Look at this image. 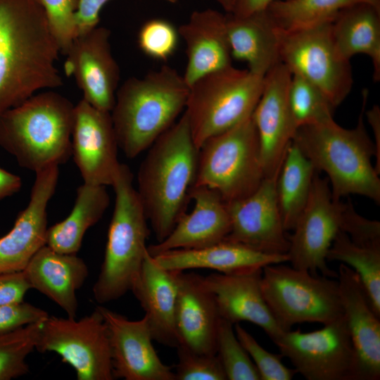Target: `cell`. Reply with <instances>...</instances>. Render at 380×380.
I'll return each instance as SVG.
<instances>
[{
	"mask_svg": "<svg viewBox=\"0 0 380 380\" xmlns=\"http://www.w3.org/2000/svg\"><path fill=\"white\" fill-rule=\"evenodd\" d=\"M291 74L289 103L297 129L334 120V108L324 93L303 77Z\"/></svg>",
	"mask_w": 380,
	"mask_h": 380,
	"instance_id": "cell-34",
	"label": "cell"
},
{
	"mask_svg": "<svg viewBox=\"0 0 380 380\" xmlns=\"http://www.w3.org/2000/svg\"><path fill=\"white\" fill-rule=\"evenodd\" d=\"M291 75L281 62L274 65L264 76L262 94L251 115L265 178L277 179L297 129L289 103Z\"/></svg>",
	"mask_w": 380,
	"mask_h": 380,
	"instance_id": "cell-14",
	"label": "cell"
},
{
	"mask_svg": "<svg viewBox=\"0 0 380 380\" xmlns=\"http://www.w3.org/2000/svg\"><path fill=\"white\" fill-rule=\"evenodd\" d=\"M176 348L175 380H227L217 355L196 353L181 346Z\"/></svg>",
	"mask_w": 380,
	"mask_h": 380,
	"instance_id": "cell-39",
	"label": "cell"
},
{
	"mask_svg": "<svg viewBox=\"0 0 380 380\" xmlns=\"http://www.w3.org/2000/svg\"><path fill=\"white\" fill-rule=\"evenodd\" d=\"M110 36L109 30L99 26L77 34L65 53L64 71L74 78L84 101L110 113L120 69L112 53Z\"/></svg>",
	"mask_w": 380,
	"mask_h": 380,
	"instance_id": "cell-15",
	"label": "cell"
},
{
	"mask_svg": "<svg viewBox=\"0 0 380 380\" xmlns=\"http://www.w3.org/2000/svg\"><path fill=\"white\" fill-rule=\"evenodd\" d=\"M327 260L341 262L356 272L372 309L380 317V244L355 243L341 231L328 251Z\"/></svg>",
	"mask_w": 380,
	"mask_h": 380,
	"instance_id": "cell-33",
	"label": "cell"
},
{
	"mask_svg": "<svg viewBox=\"0 0 380 380\" xmlns=\"http://www.w3.org/2000/svg\"><path fill=\"white\" fill-rule=\"evenodd\" d=\"M192 211L184 213L169 235L147 247L151 255L174 249L196 248L225 239L231 231L227 203L215 189L194 186L190 193Z\"/></svg>",
	"mask_w": 380,
	"mask_h": 380,
	"instance_id": "cell-22",
	"label": "cell"
},
{
	"mask_svg": "<svg viewBox=\"0 0 380 380\" xmlns=\"http://www.w3.org/2000/svg\"><path fill=\"white\" fill-rule=\"evenodd\" d=\"M320 329L284 331L274 343L308 380H354L355 355L343 315Z\"/></svg>",
	"mask_w": 380,
	"mask_h": 380,
	"instance_id": "cell-13",
	"label": "cell"
},
{
	"mask_svg": "<svg viewBox=\"0 0 380 380\" xmlns=\"http://www.w3.org/2000/svg\"><path fill=\"white\" fill-rule=\"evenodd\" d=\"M36 350L58 354L77 380L114 379L108 330L97 307L80 319L49 316L42 323Z\"/></svg>",
	"mask_w": 380,
	"mask_h": 380,
	"instance_id": "cell-10",
	"label": "cell"
},
{
	"mask_svg": "<svg viewBox=\"0 0 380 380\" xmlns=\"http://www.w3.org/2000/svg\"><path fill=\"white\" fill-rule=\"evenodd\" d=\"M338 293L355 355L354 380L380 379V317L372 309L360 278L341 263Z\"/></svg>",
	"mask_w": 380,
	"mask_h": 380,
	"instance_id": "cell-20",
	"label": "cell"
},
{
	"mask_svg": "<svg viewBox=\"0 0 380 380\" xmlns=\"http://www.w3.org/2000/svg\"><path fill=\"white\" fill-rule=\"evenodd\" d=\"M315 169L291 141L276 179V194L286 232L293 230L310 196Z\"/></svg>",
	"mask_w": 380,
	"mask_h": 380,
	"instance_id": "cell-31",
	"label": "cell"
},
{
	"mask_svg": "<svg viewBox=\"0 0 380 380\" xmlns=\"http://www.w3.org/2000/svg\"><path fill=\"white\" fill-rule=\"evenodd\" d=\"M331 35L338 54L350 61L357 54L368 56L373 79L380 80V7L367 3L342 10L331 22Z\"/></svg>",
	"mask_w": 380,
	"mask_h": 380,
	"instance_id": "cell-29",
	"label": "cell"
},
{
	"mask_svg": "<svg viewBox=\"0 0 380 380\" xmlns=\"http://www.w3.org/2000/svg\"><path fill=\"white\" fill-rule=\"evenodd\" d=\"M109 0H77L75 21L77 35L97 26L99 13L103 6ZM175 3L177 0H163Z\"/></svg>",
	"mask_w": 380,
	"mask_h": 380,
	"instance_id": "cell-43",
	"label": "cell"
},
{
	"mask_svg": "<svg viewBox=\"0 0 380 380\" xmlns=\"http://www.w3.org/2000/svg\"><path fill=\"white\" fill-rule=\"evenodd\" d=\"M189 91L183 75L168 65L124 82L110 115L118 147L127 158L148 149L175 123Z\"/></svg>",
	"mask_w": 380,
	"mask_h": 380,
	"instance_id": "cell-4",
	"label": "cell"
},
{
	"mask_svg": "<svg viewBox=\"0 0 380 380\" xmlns=\"http://www.w3.org/2000/svg\"><path fill=\"white\" fill-rule=\"evenodd\" d=\"M362 3L380 7V0H277L266 12L277 27L293 31L331 22L342 10Z\"/></svg>",
	"mask_w": 380,
	"mask_h": 380,
	"instance_id": "cell-32",
	"label": "cell"
},
{
	"mask_svg": "<svg viewBox=\"0 0 380 380\" xmlns=\"http://www.w3.org/2000/svg\"><path fill=\"white\" fill-rule=\"evenodd\" d=\"M350 200L343 203L332 197L329 179L315 174L308 203L292 235L288 236L289 261L291 267L313 275L337 277L327 265V255L333 241L343 232Z\"/></svg>",
	"mask_w": 380,
	"mask_h": 380,
	"instance_id": "cell-12",
	"label": "cell"
},
{
	"mask_svg": "<svg viewBox=\"0 0 380 380\" xmlns=\"http://www.w3.org/2000/svg\"><path fill=\"white\" fill-rule=\"evenodd\" d=\"M109 203L106 186L83 183L69 215L47 228L46 245L58 253L77 254L86 232L101 220Z\"/></svg>",
	"mask_w": 380,
	"mask_h": 380,
	"instance_id": "cell-30",
	"label": "cell"
},
{
	"mask_svg": "<svg viewBox=\"0 0 380 380\" xmlns=\"http://www.w3.org/2000/svg\"><path fill=\"white\" fill-rule=\"evenodd\" d=\"M227 32L232 58L246 62L248 70L264 77L277 63V27L266 11L246 16L227 13Z\"/></svg>",
	"mask_w": 380,
	"mask_h": 380,
	"instance_id": "cell-28",
	"label": "cell"
},
{
	"mask_svg": "<svg viewBox=\"0 0 380 380\" xmlns=\"http://www.w3.org/2000/svg\"><path fill=\"white\" fill-rule=\"evenodd\" d=\"M227 13H231L233 8L234 0H215Z\"/></svg>",
	"mask_w": 380,
	"mask_h": 380,
	"instance_id": "cell-47",
	"label": "cell"
},
{
	"mask_svg": "<svg viewBox=\"0 0 380 380\" xmlns=\"http://www.w3.org/2000/svg\"><path fill=\"white\" fill-rule=\"evenodd\" d=\"M220 319L215 298L203 284L202 276L179 272L175 310L177 346L216 355Z\"/></svg>",
	"mask_w": 380,
	"mask_h": 380,
	"instance_id": "cell-23",
	"label": "cell"
},
{
	"mask_svg": "<svg viewBox=\"0 0 380 380\" xmlns=\"http://www.w3.org/2000/svg\"><path fill=\"white\" fill-rule=\"evenodd\" d=\"M236 335L255 365L260 380H290L296 369L287 367L281 361V354L266 350L239 323L235 324Z\"/></svg>",
	"mask_w": 380,
	"mask_h": 380,
	"instance_id": "cell-37",
	"label": "cell"
},
{
	"mask_svg": "<svg viewBox=\"0 0 380 380\" xmlns=\"http://www.w3.org/2000/svg\"><path fill=\"white\" fill-rule=\"evenodd\" d=\"M178 36V31L170 22L163 19H152L141 27L138 44L149 57L165 61L176 49Z\"/></svg>",
	"mask_w": 380,
	"mask_h": 380,
	"instance_id": "cell-38",
	"label": "cell"
},
{
	"mask_svg": "<svg viewBox=\"0 0 380 380\" xmlns=\"http://www.w3.org/2000/svg\"><path fill=\"white\" fill-rule=\"evenodd\" d=\"M261 286L266 303L284 331L303 322L327 324L343 315L338 281L282 263L263 267Z\"/></svg>",
	"mask_w": 380,
	"mask_h": 380,
	"instance_id": "cell-9",
	"label": "cell"
},
{
	"mask_svg": "<svg viewBox=\"0 0 380 380\" xmlns=\"http://www.w3.org/2000/svg\"><path fill=\"white\" fill-rule=\"evenodd\" d=\"M49 316L43 309L24 301L0 305V335L42 322Z\"/></svg>",
	"mask_w": 380,
	"mask_h": 380,
	"instance_id": "cell-41",
	"label": "cell"
},
{
	"mask_svg": "<svg viewBox=\"0 0 380 380\" xmlns=\"http://www.w3.org/2000/svg\"><path fill=\"white\" fill-rule=\"evenodd\" d=\"M22 184L20 177L0 167V201L18 192Z\"/></svg>",
	"mask_w": 380,
	"mask_h": 380,
	"instance_id": "cell-45",
	"label": "cell"
},
{
	"mask_svg": "<svg viewBox=\"0 0 380 380\" xmlns=\"http://www.w3.org/2000/svg\"><path fill=\"white\" fill-rule=\"evenodd\" d=\"M367 98L365 89L355 127L346 129L332 120L299 127L292 139L315 170L327 174L335 200L358 194L380 203L379 174L371 161L376 148L363 122Z\"/></svg>",
	"mask_w": 380,
	"mask_h": 380,
	"instance_id": "cell-3",
	"label": "cell"
},
{
	"mask_svg": "<svg viewBox=\"0 0 380 380\" xmlns=\"http://www.w3.org/2000/svg\"><path fill=\"white\" fill-rule=\"evenodd\" d=\"M112 186L113 213L101 271L92 288L99 304L115 300L131 290L146 253L149 235L148 219L127 165L120 164Z\"/></svg>",
	"mask_w": 380,
	"mask_h": 380,
	"instance_id": "cell-6",
	"label": "cell"
},
{
	"mask_svg": "<svg viewBox=\"0 0 380 380\" xmlns=\"http://www.w3.org/2000/svg\"><path fill=\"white\" fill-rule=\"evenodd\" d=\"M367 120L373 130L375 139L376 148V163L375 170L380 173V108L379 106L374 105L372 108L365 111Z\"/></svg>",
	"mask_w": 380,
	"mask_h": 380,
	"instance_id": "cell-46",
	"label": "cell"
},
{
	"mask_svg": "<svg viewBox=\"0 0 380 380\" xmlns=\"http://www.w3.org/2000/svg\"><path fill=\"white\" fill-rule=\"evenodd\" d=\"M277 0H234L231 13L236 16H246L265 11L273 2Z\"/></svg>",
	"mask_w": 380,
	"mask_h": 380,
	"instance_id": "cell-44",
	"label": "cell"
},
{
	"mask_svg": "<svg viewBox=\"0 0 380 380\" xmlns=\"http://www.w3.org/2000/svg\"><path fill=\"white\" fill-rule=\"evenodd\" d=\"M330 25L293 31L277 27L280 62L317 86L335 108L350 94L353 79L350 61L335 49Z\"/></svg>",
	"mask_w": 380,
	"mask_h": 380,
	"instance_id": "cell-11",
	"label": "cell"
},
{
	"mask_svg": "<svg viewBox=\"0 0 380 380\" xmlns=\"http://www.w3.org/2000/svg\"><path fill=\"white\" fill-rule=\"evenodd\" d=\"M226 22V15L216 10L195 11L177 30L186 46L183 77L189 87L207 74L232 65Z\"/></svg>",
	"mask_w": 380,
	"mask_h": 380,
	"instance_id": "cell-24",
	"label": "cell"
},
{
	"mask_svg": "<svg viewBox=\"0 0 380 380\" xmlns=\"http://www.w3.org/2000/svg\"><path fill=\"white\" fill-rule=\"evenodd\" d=\"M276 179L264 178L250 196L227 203L231 231L225 239L268 254H287L289 241L277 202Z\"/></svg>",
	"mask_w": 380,
	"mask_h": 380,
	"instance_id": "cell-18",
	"label": "cell"
},
{
	"mask_svg": "<svg viewBox=\"0 0 380 380\" xmlns=\"http://www.w3.org/2000/svg\"><path fill=\"white\" fill-rule=\"evenodd\" d=\"M23 272L31 289L57 304L67 317L76 318L77 291L89 276L83 259L77 254L58 253L45 244L32 256Z\"/></svg>",
	"mask_w": 380,
	"mask_h": 380,
	"instance_id": "cell-25",
	"label": "cell"
},
{
	"mask_svg": "<svg viewBox=\"0 0 380 380\" xmlns=\"http://www.w3.org/2000/svg\"><path fill=\"white\" fill-rule=\"evenodd\" d=\"M152 256L158 265L167 270L205 268L222 274L245 272L289 261L288 254L265 253L227 239L204 247L170 250Z\"/></svg>",
	"mask_w": 380,
	"mask_h": 380,
	"instance_id": "cell-27",
	"label": "cell"
},
{
	"mask_svg": "<svg viewBox=\"0 0 380 380\" xmlns=\"http://www.w3.org/2000/svg\"><path fill=\"white\" fill-rule=\"evenodd\" d=\"M109 334L113 376L125 380H175V373L158 357L146 315L139 320L97 306Z\"/></svg>",
	"mask_w": 380,
	"mask_h": 380,
	"instance_id": "cell-17",
	"label": "cell"
},
{
	"mask_svg": "<svg viewBox=\"0 0 380 380\" xmlns=\"http://www.w3.org/2000/svg\"><path fill=\"white\" fill-rule=\"evenodd\" d=\"M179 272L161 267L147 250L130 290L145 311L153 341L174 348Z\"/></svg>",
	"mask_w": 380,
	"mask_h": 380,
	"instance_id": "cell-26",
	"label": "cell"
},
{
	"mask_svg": "<svg viewBox=\"0 0 380 380\" xmlns=\"http://www.w3.org/2000/svg\"><path fill=\"white\" fill-rule=\"evenodd\" d=\"M72 102L52 90L39 91L0 115V147L34 172L72 155Z\"/></svg>",
	"mask_w": 380,
	"mask_h": 380,
	"instance_id": "cell-5",
	"label": "cell"
},
{
	"mask_svg": "<svg viewBox=\"0 0 380 380\" xmlns=\"http://www.w3.org/2000/svg\"><path fill=\"white\" fill-rule=\"evenodd\" d=\"M60 46L37 0H0V115L63 85Z\"/></svg>",
	"mask_w": 380,
	"mask_h": 380,
	"instance_id": "cell-1",
	"label": "cell"
},
{
	"mask_svg": "<svg viewBox=\"0 0 380 380\" xmlns=\"http://www.w3.org/2000/svg\"><path fill=\"white\" fill-rule=\"evenodd\" d=\"M260 144L250 115L199 148L195 186L216 190L227 203L253 194L264 179Z\"/></svg>",
	"mask_w": 380,
	"mask_h": 380,
	"instance_id": "cell-8",
	"label": "cell"
},
{
	"mask_svg": "<svg viewBox=\"0 0 380 380\" xmlns=\"http://www.w3.org/2000/svg\"><path fill=\"white\" fill-rule=\"evenodd\" d=\"M262 269L236 274L213 273L202 277V281L213 294L222 319L233 324L241 322L254 324L274 341L284 331L264 298Z\"/></svg>",
	"mask_w": 380,
	"mask_h": 380,
	"instance_id": "cell-21",
	"label": "cell"
},
{
	"mask_svg": "<svg viewBox=\"0 0 380 380\" xmlns=\"http://www.w3.org/2000/svg\"><path fill=\"white\" fill-rule=\"evenodd\" d=\"M263 84L264 77L232 65L191 84L184 114L197 148L251 115Z\"/></svg>",
	"mask_w": 380,
	"mask_h": 380,
	"instance_id": "cell-7",
	"label": "cell"
},
{
	"mask_svg": "<svg viewBox=\"0 0 380 380\" xmlns=\"http://www.w3.org/2000/svg\"><path fill=\"white\" fill-rule=\"evenodd\" d=\"M59 166L35 172L26 208L11 229L0 238V274L23 271L35 253L46 244L47 206L58 181Z\"/></svg>",
	"mask_w": 380,
	"mask_h": 380,
	"instance_id": "cell-19",
	"label": "cell"
},
{
	"mask_svg": "<svg viewBox=\"0 0 380 380\" xmlns=\"http://www.w3.org/2000/svg\"><path fill=\"white\" fill-rule=\"evenodd\" d=\"M72 156L85 184L112 186L120 163L110 112L83 99L74 108Z\"/></svg>",
	"mask_w": 380,
	"mask_h": 380,
	"instance_id": "cell-16",
	"label": "cell"
},
{
	"mask_svg": "<svg viewBox=\"0 0 380 380\" xmlns=\"http://www.w3.org/2000/svg\"><path fill=\"white\" fill-rule=\"evenodd\" d=\"M42 322L0 335V380L16 379L29 372L27 358L36 349Z\"/></svg>",
	"mask_w": 380,
	"mask_h": 380,
	"instance_id": "cell-35",
	"label": "cell"
},
{
	"mask_svg": "<svg viewBox=\"0 0 380 380\" xmlns=\"http://www.w3.org/2000/svg\"><path fill=\"white\" fill-rule=\"evenodd\" d=\"M233 325L221 318L216 336V355L227 379L260 380L259 373L239 341Z\"/></svg>",
	"mask_w": 380,
	"mask_h": 380,
	"instance_id": "cell-36",
	"label": "cell"
},
{
	"mask_svg": "<svg viewBox=\"0 0 380 380\" xmlns=\"http://www.w3.org/2000/svg\"><path fill=\"white\" fill-rule=\"evenodd\" d=\"M30 289L23 271L0 274V305L23 301Z\"/></svg>",
	"mask_w": 380,
	"mask_h": 380,
	"instance_id": "cell-42",
	"label": "cell"
},
{
	"mask_svg": "<svg viewBox=\"0 0 380 380\" xmlns=\"http://www.w3.org/2000/svg\"><path fill=\"white\" fill-rule=\"evenodd\" d=\"M148 149L138 171L137 191L160 242L186 213L196 178L199 149L184 113Z\"/></svg>",
	"mask_w": 380,
	"mask_h": 380,
	"instance_id": "cell-2",
	"label": "cell"
},
{
	"mask_svg": "<svg viewBox=\"0 0 380 380\" xmlns=\"http://www.w3.org/2000/svg\"><path fill=\"white\" fill-rule=\"evenodd\" d=\"M43 8L51 28L65 54L77 36L75 13L77 0H37Z\"/></svg>",
	"mask_w": 380,
	"mask_h": 380,
	"instance_id": "cell-40",
	"label": "cell"
}]
</instances>
